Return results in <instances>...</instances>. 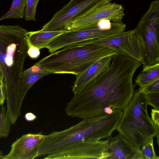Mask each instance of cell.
I'll return each mask as SVG.
<instances>
[{
	"label": "cell",
	"instance_id": "6da1fadb",
	"mask_svg": "<svg viewBox=\"0 0 159 159\" xmlns=\"http://www.w3.org/2000/svg\"><path fill=\"white\" fill-rule=\"evenodd\" d=\"M142 64L119 54L112 56L108 67L66 104L67 115L83 119L105 114L107 107L123 110L133 97L136 87L133 77Z\"/></svg>",
	"mask_w": 159,
	"mask_h": 159
},
{
	"label": "cell",
	"instance_id": "7a4b0ae2",
	"mask_svg": "<svg viewBox=\"0 0 159 159\" xmlns=\"http://www.w3.org/2000/svg\"><path fill=\"white\" fill-rule=\"evenodd\" d=\"M28 31L19 25L0 26V74L6 97L7 112L21 113L22 75L28 55Z\"/></svg>",
	"mask_w": 159,
	"mask_h": 159
},
{
	"label": "cell",
	"instance_id": "3957f363",
	"mask_svg": "<svg viewBox=\"0 0 159 159\" xmlns=\"http://www.w3.org/2000/svg\"><path fill=\"white\" fill-rule=\"evenodd\" d=\"M122 114V110L114 109L111 114L84 119L69 128L46 135L40 148L39 157L55 152L71 143L97 141L111 136Z\"/></svg>",
	"mask_w": 159,
	"mask_h": 159
},
{
	"label": "cell",
	"instance_id": "277c9868",
	"mask_svg": "<svg viewBox=\"0 0 159 159\" xmlns=\"http://www.w3.org/2000/svg\"><path fill=\"white\" fill-rule=\"evenodd\" d=\"M117 54L111 49L93 44L89 40L61 48L44 57L36 63L52 74L77 76L99 59Z\"/></svg>",
	"mask_w": 159,
	"mask_h": 159
},
{
	"label": "cell",
	"instance_id": "5b68a950",
	"mask_svg": "<svg viewBox=\"0 0 159 159\" xmlns=\"http://www.w3.org/2000/svg\"><path fill=\"white\" fill-rule=\"evenodd\" d=\"M145 94L139 90L123 110L116 129L133 146L139 150L156 136L155 126L148 115Z\"/></svg>",
	"mask_w": 159,
	"mask_h": 159
},
{
	"label": "cell",
	"instance_id": "8992f818",
	"mask_svg": "<svg viewBox=\"0 0 159 159\" xmlns=\"http://www.w3.org/2000/svg\"><path fill=\"white\" fill-rule=\"evenodd\" d=\"M140 46L143 66L159 62V2H152L135 28Z\"/></svg>",
	"mask_w": 159,
	"mask_h": 159
},
{
	"label": "cell",
	"instance_id": "52a82bcc",
	"mask_svg": "<svg viewBox=\"0 0 159 159\" xmlns=\"http://www.w3.org/2000/svg\"><path fill=\"white\" fill-rule=\"evenodd\" d=\"M126 25L122 22H112L109 29H103L98 23L84 28L66 31L52 41L47 47L51 53L80 42L102 39L125 31Z\"/></svg>",
	"mask_w": 159,
	"mask_h": 159
},
{
	"label": "cell",
	"instance_id": "ba28073f",
	"mask_svg": "<svg viewBox=\"0 0 159 159\" xmlns=\"http://www.w3.org/2000/svg\"><path fill=\"white\" fill-rule=\"evenodd\" d=\"M111 0H101L86 12L80 16L65 28L70 30L89 27L102 20L112 22H121L125 16L122 6L112 3Z\"/></svg>",
	"mask_w": 159,
	"mask_h": 159
},
{
	"label": "cell",
	"instance_id": "9c48e42d",
	"mask_svg": "<svg viewBox=\"0 0 159 159\" xmlns=\"http://www.w3.org/2000/svg\"><path fill=\"white\" fill-rule=\"evenodd\" d=\"M108 141H80L68 144L46 155L44 159H107Z\"/></svg>",
	"mask_w": 159,
	"mask_h": 159
},
{
	"label": "cell",
	"instance_id": "30bf717a",
	"mask_svg": "<svg viewBox=\"0 0 159 159\" xmlns=\"http://www.w3.org/2000/svg\"><path fill=\"white\" fill-rule=\"evenodd\" d=\"M92 43L111 49L117 54L140 61L142 57L135 29L102 39L90 40Z\"/></svg>",
	"mask_w": 159,
	"mask_h": 159
},
{
	"label": "cell",
	"instance_id": "8fae6325",
	"mask_svg": "<svg viewBox=\"0 0 159 159\" xmlns=\"http://www.w3.org/2000/svg\"><path fill=\"white\" fill-rule=\"evenodd\" d=\"M100 0H70L56 12L40 30L45 31L65 30L67 25L84 14Z\"/></svg>",
	"mask_w": 159,
	"mask_h": 159
},
{
	"label": "cell",
	"instance_id": "7c38bea8",
	"mask_svg": "<svg viewBox=\"0 0 159 159\" xmlns=\"http://www.w3.org/2000/svg\"><path fill=\"white\" fill-rule=\"evenodd\" d=\"M46 135L38 134L23 135L12 144L9 152L4 159H33L39 157L40 148Z\"/></svg>",
	"mask_w": 159,
	"mask_h": 159
},
{
	"label": "cell",
	"instance_id": "4fadbf2b",
	"mask_svg": "<svg viewBox=\"0 0 159 159\" xmlns=\"http://www.w3.org/2000/svg\"><path fill=\"white\" fill-rule=\"evenodd\" d=\"M107 138L109 154L107 159H144L140 150L132 146L120 134Z\"/></svg>",
	"mask_w": 159,
	"mask_h": 159
},
{
	"label": "cell",
	"instance_id": "5bb4252c",
	"mask_svg": "<svg viewBox=\"0 0 159 159\" xmlns=\"http://www.w3.org/2000/svg\"><path fill=\"white\" fill-rule=\"evenodd\" d=\"M112 57H103L91 65L79 75L76 76L72 91L74 94L79 93L109 66Z\"/></svg>",
	"mask_w": 159,
	"mask_h": 159
},
{
	"label": "cell",
	"instance_id": "9a60e30c",
	"mask_svg": "<svg viewBox=\"0 0 159 159\" xmlns=\"http://www.w3.org/2000/svg\"><path fill=\"white\" fill-rule=\"evenodd\" d=\"M66 30L45 31L40 30L28 32L26 34L27 42L39 49L46 48L52 41Z\"/></svg>",
	"mask_w": 159,
	"mask_h": 159
},
{
	"label": "cell",
	"instance_id": "2e32d148",
	"mask_svg": "<svg viewBox=\"0 0 159 159\" xmlns=\"http://www.w3.org/2000/svg\"><path fill=\"white\" fill-rule=\"evenodd\" d=\"M159 80V62L149 66H143V69L135 80L139 90H143L155 81Z\"/></svg>",
	"mask_w": 159,
	"mask_h": 159
},
{
	"label": "cell",
	"instance_id": "e0dca14e",
	"mask_svg": "<svg viewBox=\"0 0 159 159\" xmlns=\"http://www.w3.org/2000/svg\"><path fill=\"white\" fill-rule=\"evenodd\" d=\"M26 0H13L9 10L0 17V21L11 18H22L25 12Z\"/></svg>",
	"mask_w": 159,
	"mask_h": 159
},
{
	"label": "cell",
	"instance_id": "ac0fdd59",
	"mask_svg": "<svg viewBox=\"0 0 159 159\" xmlns=\"http://www.w3.org/2000/svg\"><path fill=\"white\" fill-rule=\"evenodd\" d=\"M51 74L52 73L50 72L46 71L22 77L20 98L21 103H22L29 89L37 81L43 77Z\"/></svg>",
	"mask_w": 159,
	"mask_h": 159
},
{
	"label": "cell",
	"instance_id": "d6986e66",
	"mask_svg": "<svg viewBox=\"0 0 159 159\" xmlns=\"http://www.w3.org/2000/svg\"><path fill=\"white\" fill-rule=\"evenodd\" d=\"M11 123L7 112L6 107L1 106L0 110V138L7 137Z\"/></svg>",
	"mask_w": 159,
	"mask_h": 159
},
{
	"label": "cell",
	"instance_id": "ffe728a7",
	"mask_svg": "<svg viewBox=\"0 0 159 159\" xmlns=\"http://www.w3.org/2000/svg\"><path fill=\"white\" fill-rule=\"evenodd\" d=\"M39 1V0H26V7L24 15L26 20L36 21V9Z\"/></svg>",
	"mask_w": 159,
	"mask_h": 159
},
{
	"label": "cell",
	"instance_id": "44dd1931",
	"mask_svg": "<svg viewBox=\"0 0 159 159\" xmlns=\"http://www.w3.org/2000/svg\"><path fill=\"white\" fill-rule=\"evenodd\" d=\"M141 154L144 159H159L153 147V139L149 140L140 149Z\"/></svg>",
	"mask_w": 159,
	"mask_h": 159
},
{
	"label": "cell",
	"instance_id": "7402d4cb",
	"mask_svg": "<svg viewBox=\"0 0 159 159\" xmlns=\"http://www.w3.org/2000/svg\"><path fill=\"white\" fill-rule=\"evenodd\" d=\"M144 94L147 98L148 104L152 106L154 109L159 110V93Z\"/></svg>",
	"mask_w": 159,
	"mask_h": 159
},
{
	"label": "cell",
	"instance_id": "603a6c76",
	"mask_svg": "<svg viewBox=\"0 0 159 159\" xmlns=\"http://www.w3.org/2000/svg\"><path fill=\"white\" fill-rule=\"evenodd\" d=\"M151 120L154 123L156 130V135L157 138V142L159 146V110L154 109L151 110Z\"/></svg>",
	"mask_w": 159,
	"mask_h": 159
},
{
	"label": "cell",
	"instance_id": "cb8c5ba5",
	"mask_svg": "<svg viewBox=\"0 0 159 159\" xmlns=\"http://www.w3.org/2000/svg\"><path fill=\"white\" fill-rule=\"evenodd\" d=\"M46 71L48 70L39 65L35 63L31 67L23 71L22 77L32 74Z\"/></svg>",
	"mask_w": 159,
	"mask_h": 159
},
{
	"label": "cell",
	"instance_id": "d4e9b609",
	"mask_svg": "<svg viewBox=\"0 0 159 159\" xmlns=\"http://www.w3.org/2000/svg\"><path fill=\"white\" fill-rule=\"evenodd\" d=\"M138 90L144 93H159V80L153 82L143 90Z\"/></svg>",
	"mask_w": 159,
	"mask_h": 159
},
{
	"label": "cell",
	"instance_id": "484cf974",
	"mask_svg": "<svg viewBox=\"0 0 159 159\" xmlns=\"http://www.w3.org/2000/svg\"><path fill=\"white\" fill-rule=\"evenodd\" d=\"M27 42L28 46L27 51L28 55L32 59L38 58L40 55V49L31 45L27 41Z\"/></svg>",
	"mask_w": 159,
	"mask_h": 159
},
{
	"label": "cell",
	"instance_id": "4316f807",
	"mask_svg": "<svg viewBox=\"0 0 159 159\" xmlns=\"http://www.w3.org/2000/svg\"><path fill=\"white\" fill-rule=\"evenodd\" d=\"M6 95L5 91L2 84L0 83V105H3L6 99Z\"/></svg>",
	"mask_w": 159,
	"mask_h": 159
},
{
	"label": "cell",
	"instance_id": "83f0119b",
	"mask_svg": "<svg viewBox=\"0 0 159 159\" xmlns=\"http://www.w3.org/2000/svg\"><path fill=\"white\" fill-rule=\"evenodd\" d=\"M25 118L26 121L31 122L35 120L37 118V116L31 112H28L25 114Z\"/></svg>",
	"mask_w": 159,
	"mask_h": 159
},
{
	"label": "cell",
	"instance_id": "f1b7e54d",
	"mask_svg": "<svg viewBox=\"0 0 159 159\" xmlns=\"http://www.w3.org/2000/svg\"><path fill=\"white\" fill-rule=\"evenodd\" d=\"M113 108L110 107H105L104 111L105 114H111L113 111Z\"/></svg>",
	"mask_w": 159,
	"mask_h": 159
},
{
	"label": "cell",
	"instance_id": "f546056e",
	"mask_svg": "<svg viewBox=\"0 0 159 159\" xmlns=\"http://www.w3.org/2000/svg\"><path fill=\"white\" fill-rule=\"evenodd\" d=\"M0 159H4V156H3L2 151H0Z\"/></svg>",
	"mask_w": 159,
	"mask_h": 159
},
{
	"label": "cell",
	"instance_id": "4dcf8cb0",
	"mask_svg": "<svg viewBox=\"0 0 159 159\" xmlns=\"http://www.w3.org/2000/svg\"><path fill=\"white\" fill-rule=\"evenodd\" d=\"M0 83H1L2 85V79H1V77L0 74Z\"/></svg>",
	"mask_w": 159,
	"mask_h": 159
},
{
	"label": "cell",
	"instance_id": "1f68e13d",
	"mask_svg": "<svg viewBox=\"0 0 159 159\" xmlns=\"http://www.w3.org/2000/svg\"><path fill=\"white\" fill-rule=\"evenodd\" d=\"M111 0V1H112V0Z\"/></svg>",
	"mask_w": 159,
	"mask_h": 159
}]
</instances>
